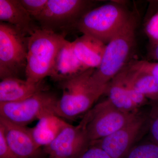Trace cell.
Returning <instances> with one entry per match:
<instances>
[{
  "label": "cell",
  "instance_id": "6da1fadb",
  "mask_svg": "<svg viewBox=\"0 0 158 158\" xmlns=\"http://www.w3.org/2000/svg\"><path fill=\"white\" fill-rule=\"evenodd\" d=\"M137 23L136 13H131L123 27L106 44L100 65L91 76L97 85L106 88L108 83L129 63L135 45Z\"/></svg>",
  "mask_w": 158,
  "mask_h": 158
},
{
  "label": "cell",
  "instance_id": "7a4b0ae2",
  "mask_svg": "<svg viewBox=\"0 0 158 158\" xmlns=\"http://www.w3.org/2000/svg\"><path fill=\"white\" fill-rule=\"evenodd\" d=\"M94 69H90L71 78L59 82L62 94L56 108V115L72 119L87 113L106 93V88L97 85L92 79Z\"/></svg>",
  "mask_w": 158,
  "mask_h": 158
},
{
  "label": "cell",
  "instance_id": "3957f363",
  "mask_svg": "<svg viewBox=\"0 0 158 158\" xmlns=\"http://www.w3.org/2000/svg\"><path fill=\"white\" fill-rule=\"evenodd\" d=\"M65 36L40 28L28 37L26 80L37 84L50 76L54 61Z\"/></svg>",
  "mask_w": 158,
  "mask_h": 158
},
{
  "label": "cell",
  "instance_id": "277c9868",
  "mask_svg": "<svg viewBox=\"0 0 158 158\" xmlns=\"http://www.w3.org/2000/svg\"><path fill=\"white\" fill-rule=\"evenodd\" d=\"M131 13L116 3L93 8L79 21L77 30L107 44L127 21Z\"/></svg>",
  "mask_w": 158,
  "mask_h": 158
},
{
  "label": "cell",
  "instance_id": "5b68a950",
  "mask_svg": "<svg viewBox=\"0 0 158 158\" xmlns=\"http://www.w3.org/2000/svg\"><path fill=\"white\" fill-rule=\"evenodd\" d=\"M93 6V2L87 0H48L35 21L40 29L65 36L77 30L79 21Z\"/></svg>",
  "mask_w": 158,
  "mask_h": 158
},
{
  "label": "cell",
  "instance_id": "8992f818",
  "mask_svg": "<svg viewBox=\"0 0 158 158\" xmlns=\"http://www.w3.org/2000/svg\"><path fill=\"white\" fill-rule=\"evenodd\" d=\"M28 37L14 26L0 23V78L25 74Z\"/></svg>",
  "mask_w": 158,
  "mask_h": 158
},
{
  "label": "cell",
  "instance_id": "52a82bcc",
  "mask_svg": "<svg viewBox=\"0 0 158 158\" xmlns=\"http://www.w3.org/2000/svg\"><path fill=\"white\" fill-rule=\"evenodd\" d=\"M138 112L122 111L115 107L107 98L88 111L80 124L85 129L90 144L121 128L131 121Z\"/></svg>",
  "mask_w": 158,
  "mask_h": 158
},
{
  "label": "cell",
  "instance_id": "ba28073f",
  "mask_svg": "<svg viewBox=\"0 0 158 158\" xmlns=\"http://www.w3.org/2000/svg\"><path fill=\"white\" fill-rule=\"evenodd\" d=\"M59 100L54 94L48 90H42L21 101L0 103V117L27 127L44 116L56 115V110Z\"/></svg>",
  "mask_w": 158,
  "mask_h": 158
},
{
  "label": "cell",
  "instance_id": "9c48e42d",
  "mask_svg": "<svg viewBox=\"0 0 158 158\" xmlns=\"http://www.w3.org/2000/svg\"><path fill=\"white\" fill-rule=\"evenodd\" d=\"M149 127L148 115L138 112L124 126L110 135L91 142L112 158H125L135 143Z\"/></svg>",
  "mask_w": 158,
  "mask_h": 158
},
{
  "label": "cell",
  "instance_id": "30bf717a",
  "mask_svg": "<svg viewBox=\"0 0 158 158\" xmlns=\"http://www.w3.org/2000/svg\"><path fill=\"white\" fill-rule=\"evenodd\" d=\"M90 145L81 125L69 124L52 142L44 147L43 151L50 158H79Z\"/></svg>",
  "mask_w": 158,
  "mask_h": 158
},
{
  "label": "cell",
  "instance_id": "8fae6325",
  "mask_svg": "<svg viewBox=\"0 0 158 158\" xmlns=\"http://www.w3.org/2000/svg\"><path fill=\"white\" fill-rule=\"evenodd\" d=\"M0 128L9 147L20 158H39L44 153L34 141L30 128L0 117Z\"/></svg>",
  "mask_w": 158,
  "mask_h": 158
},
{
  "label": "cell",
  "instance_id": "7c38bea8",
  "mask_svg": "<svg viewBox=\"0 0 158 158\" xmlns=\"http://www.w3.org/2000/svg\"><path fill=\"white\" fill-rule=\"evenodd\" d=\"M88 69L77 58L71 42L65 39L58 51L49 77L52 81L59 83L77 76Z\"/></svg>",
  "mask_w": 158,
  "mask_h": 158
},
{
  "label": "cell",
  "instance_id": "4fadbf2b",
  "mask_svg": "<svg viewBox=\"0 0 158 158\" xmlns=\"http://www.w3.org/2000/svg\"><path fill=\"white\" fill-rule=\"evenodd\" d=\"M0 21L14 26L27 36L40 28L19 0H0Z\"/></svg>",
  "mask_w": 158,
  "mask_h": 158
},
{
  "label": "cell",
  "instance_id": "5bb4252c",
  "mask_svg": "<svg viewBox=\"0 0 158 158\" xmlns=\"http://www.w3.org/2000/svg\"><path fill=\"white\" fill-rule=\"evenodd\" d=\"M46 90L43 81L34 84L27 80L9 77L0 82V103L15 102Z\"/></svg>",
  "mask_w": 158,
  "mask_h": 158
},
{
  "label": "cell",
  "instance_id": "9a60e30c",
  "mask_svg": "<svg viewBox=\"0 0 158 158\" xmlns=\"http://www.w3.org/2000/svg\"><path fill=\"white\" fill-rule=\"evenodd\" d=\"M76 56L87 69H96L101 62L106 44L89 35L83 34L71 42Z\"/></svg>",
  "mask_w": 158,
  "mask_h": 158
},
{
  "label": "cell",
  "instance_id": "2e32d148",
  "mask_svg": "<svg viewBox=\"0 0 158 158\" xmlns=\"http://www.w3.org/2000/svg\"><path fill=\"white\" fill-rule=\"evenodd\" d=\"M69 123L56 115H48L40 119L37 124L30 128L36 144L41 148L50 144Z\"/></svg>",
  "mask_w": 158,
  "mask_h": 158
},
{
  "label": "cell",
  "instance_id": "e0dca14e",
  "mask_svg": "<svg viewBox=\"0 0 158 158\" xmlns=\"http://www.w3.org/2000/svg\"><path fill=\"white\" fill-rule=\"evenodd\" d=\"M127 83L150 101L158 100V80L149 74L135 70L127 65L123 68Z\"/></svg>",
  "mask_w": 158,
  "mask_h": 158
},
{
  "label": "cell",
  "instance_id": "ac0fdd59",
  "mask_svg": "<svg viewBox=\"0 0 158 158\" xmlns=\"http://www.w3.org/2000/svg\"><path fill=\"white\" fill-rule=\"evenodd\" d=\"M105 94L111 103L118 110L127 113L138 111L126 87L123 69L108 83Z\"/></svg>",
  "mask_w": 158,
  "mask_h": 158
},
{
  "label": "cell",
  "instance_id": "d6986e66",
  "mask_svg": "<svg viewBox=\"0 0 158 158\" xmlns=\"http://www.w3.org/2000/svg\"><path fill=\"white\" fill-rule=\"evenodd\" d=\"M125 158H158V144L152 141L137 144Z\"/></svg>",
  "mask_w": 158,
  "mask_h": 158
},
{
  "label": "cell",
  "instance_id": "ffe728a7",
  "mask_svg": "<svg viewBox=\"0 0 158 158\" xmlns=\"http://www.w3.org/2000/svg\"><path fill=\"white\" fill-rule=\"evenodd\" d=\"M128 65L132 69L149 74L158 80V62H151L145 60H132L130 61Z\"/></svg>",
  "mask_w": 158,
  "mask_h": 158
},
{
  "label": "cell",
  "instance_id": "44dd1931",
  "mask_svg": "<svg viewBox=\"0 0 158 158\" xmlns=\"http://www.w3.org/2000/svg\"><path fill=\"white\" fill-rule=\"evenodd\" d=\"M22 6L34 20L44 11L48 0H19Z\"/></svg>",
  "mask_w": 158,
  "mask_h": 158
},
{
  "label": "cell",
  "instance_id": "7402d4cb",
  "mask_svg": "<svg viewBox=\"0 0 158 158\" xmlns=\"http://www.w3.org/2000/svg\"><path fill=\"white\" fill-rule=\"evenodd\" d=\"M151 109L148 116V123L153 141L158 144V100L150 101Z\"/></svg>",
  "mask_w": 158,
  "mask_h": 158
},
{
  "label": "cell",
  "instance_id": "603a6c76",
  "mask_svg": "<svg viewBox=\"0 0 158 158\" xmlns=\"http://www.w3.org/2000/svg\"><path fill=\"white\" fill-rule=\"evenodd\" d=\"M145 31L152 46L158 43V10L148 20Z\"/></svg>",
  "mask_w": 158,
  "mask_h": 158
},
{
  "label": "cell",
  "instance_id": "cb8c5ba5",
  "mask_svg": "<svg viewBox=\"0 0 158 158\" xmlns=\"http://www.w3.org/2000/svg\"><path fill=\"white\" fill-rule=\"evenodd\" d=\"M0 158H20L7 144L4 133L0 128Z\"/></svg>",
  "mask_w": 158,
  "mask_h": 158
},
{
  "label": "cell",
  "instance_id": "d4e9b609",
  "mask_svg": "<svg viewBox=\"0 0 158 158\" xmlns=\"http://www.w3.org/2000/svg\"><path fill=\"white\" fill-rule=\"evenodd\" d=\"M79 158H112L102 148L90 145Z\"/></svg>",
  "mask_w": 158,
  "mask_h": 158
},
{
  "label": "cell",
  "instance_id": "484cf974",
  "mask_svg": "<svg viewBox=\"0 0 158 158\" xmlns=\"http://www.w3.org/2000/svg\"><path fill=\"white\" fill-rule=\"evenodd\" d=\"M153 48L152 50V56L155 60L158 62V43L155 45L152 46Z\"/></svg>",
  "mask_w": 158,
  "mask_h": 158
},
{
  "label": "cell",
  "instance_id": "4316f807",
  "mask_svg": "<svg viewBox=\"0 0 158 158\" xmlns=\"http://www.w3.org/2000/svg\"></svg>",
  "mask_w": 158,
  "mask_h": 158
}]
</instances>
